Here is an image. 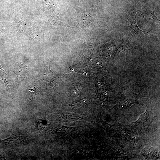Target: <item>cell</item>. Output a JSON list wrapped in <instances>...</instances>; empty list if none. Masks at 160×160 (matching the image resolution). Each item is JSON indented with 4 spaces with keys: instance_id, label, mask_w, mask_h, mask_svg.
I'll use <instances>...</instances> for the list:
<instances>
[{
    "instance_id": "5",
    "label": "cell",
    "mask_w": 160,
    "mask_h": 160,
    "mask_svg": "<svg viewBox=\"0 0 160 160\" xmlns=\"http://www.w3.org/2000/svg\"><path fill=\"white\" fill-rule=\"evenodd\" d=\"M79 118H81V117H79Z\"/></svg>"
},
{
    "instance_id": "3",
    "label": "cell",
    "mask_w": 160,
    "mask_h": 160,
    "mask_svg": "<svg viewBox=\"0 0 160 160\" xmlns=\"http://www.w3.org/2000/svg\"><path fill=\"white\" fill-rule=\"evenodd\" d=\"M132 139H134V137H132Z\"/></svg>"
},
{
    "instance_id": "4",
    "label": "cell",
    "mask_w": 160,
    "mask_h": 160,
    "mask_svg": "<svg viewBox=\"0 0 160 160\" xmlns=\"http://www.w3.org/2000/svg\"><path fill=\"white\" fill-rule=\"evenodd\" d=\"M134 138H136V137H134Z\"/></svg>"
},
{
    "instance_id": "1",
    "label": "cell",
    "mask_w": 160,
    "mask_h": 160,
    "mask_svg": "<svg viewBox=\"0 0 160 160\" xmlns=\"http://www.w3.org/2000/svg\"><path fill=\"white\" fill-rule=\"evenodd\" d=\"M23 137L22 136H17L13 134L9 138L4 141L9 145H17L22 142Z\"/></svg>"
},
{
    "instance_id": "2",
    "label": "cell",
    "mask_w": 160,
    "mask_h": 160,
    "mask_svg": "<svg viewBox=\"0 0 160 160\" xmlns=\"http://www.w3.org/2000/svg\"><path fill=\"white\" fill-rule=\"evenodd\" d=\"M76 152H77V153H79V151H76Z\"/></svg>"
},
{
    "instance_id": "6",
    "label": "cell",
    "mask_w": 160,
    "mask_h": 160,
    "mask_svg": "<svg viewBox=\"0 0 160 160\" xmlns=\"http://www.w3.org/2000/svg\"><path fill=\"white\" fill-rule=\"evenodd\" d=\"M108 127H110V126H108Z\"/></svg>"
}]
</instances>
